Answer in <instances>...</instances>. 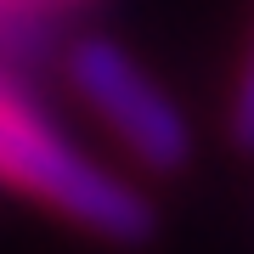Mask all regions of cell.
<instances>
[{
    "label": "cell",
    "instance_id": "cell-1",
    "mask_svg": "<svg viewBox=\"0 0 254 254\" xmlns=\"http://www.w3.org/2000/svg\"><path fill=\"white\" fill-rule=\"evenodd\" d=\"M0 187L46 203L68 226L102 237V243H147L153 237V203L130 181L108 175L85 158L23 91L0 85Z\"/></svg>",
    "mask_w": 254,
    "mask_h": 254
},
{
    "label": "cell",
    "instance_id": "cell-2",
    "mask_svg": "<svg viewBox=\"0 0 254 254\" xmlns=\"http://www.w3.org/2000/svg\"><path fill=\"white\" fill-rule=\"evenodd\" d=\"M68 79H73V91L85 96V108L113 130V141L125 147L141 170L170 175V170H181L192 158V130H187L181 108L158 91V79L119 46V40L85 34L79 46L68 51Z\"/></svg>",
    "mask_w": 254,
    "mask_h": 254
},
{
    "label": "cell",
    "instance_id": "cell-3",
    "mask_svg": "<svg viewBox=\"0 0 254 254\" xmlns=\"http://www.w3.org/2000/svg\"><path fill=\"white\" fill-rule=\"evenodd\" d=\"M232 141H237V153H254V28H249L243 63H237V91H232Z\"/></svg>",
    "mask_w": 254,
    "mask_h": 254
},
{
    "label": "cell",
    "instance_id": "cell-4",
    "mask_svg": "<svg viewBox=\"0 0 254 254\" xmlns=\"http://www.w3.org/2000/svg\"><path fill=\"white\" fill-rule=\"evenodd\" d=\"M85 0H0V17H40V11H68Z\"/></svg>",
    "mask_w": 254,
    "mask_h": 254
}]
</instances>
